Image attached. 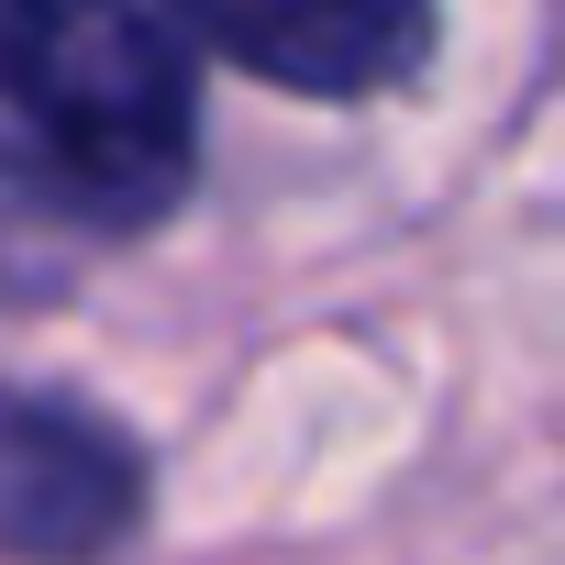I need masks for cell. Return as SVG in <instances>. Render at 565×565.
Wrapping results in <instances>:
<instances>
[{
	"label": "cell",
	"mask_w": 565,
	"mask_h": 565,
	"mask_svg": "<svg viewBox=\"0 0 565 565\" xmlns=\"http://www.w3.org/2000/svg\"><path fill=\"white\" fill-rule=\"evenodd\" d=\"M200 67L189 0H12V189L67 233H145L200 178Z\"/></svg>",
	"instance_id": "1"
},
{
	"label": "cell",
	"mask_w": 565,
	"mask_h": 565,
	"mask_svg": "<svg viewBox=\"0 0 565 565\" xmlns=\"http://www.w3.org/2000/svg\"><path fill=\"white\" fill-rule=\"evenodd\" d=\"M145 521V455L111 411L23 388L0 433V532L23 565H100Z\"/></svg>",
	"instance_id": "2"
},
{
	"label": "cell",
	"mask_w": 565,
	"mask_h": 565,
	"mask_svg": "<svg viewBox=\"0 0 565 565\" xmlns=\"http://www.w3.org/2000/svg\"><path fill=\"white\" fill-rule=\"evenodd\" d=\"M211 56L255 67L289 100H377L433 56V0H189Z\"/></svg>",
	"instance_id": "3"
}]
</instances>
